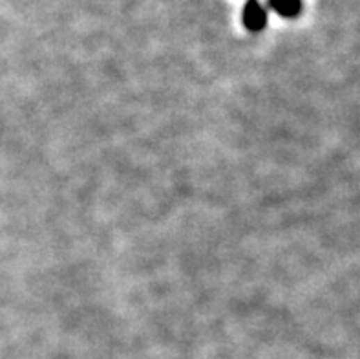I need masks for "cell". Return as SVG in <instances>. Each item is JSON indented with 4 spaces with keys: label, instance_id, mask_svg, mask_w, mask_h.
<instances>
[{
    "label": "cell",
    "instance_id": "cell-1",
    "mask_svg": "<svg viewBox=\"0 0 360 359\" xmlns=\"http://www.w3.org/2000/svg\"><path fill=\"white\" fill-rule=\"evenodd\" d=\"M243 24L247 30L260 31L267 24V13L262 6L258 4L256 0H249L243 10Z\"/></svg>",
    "mask_w": 360,
    "mask_h": 359
},
{
    "label": "cell",
    "instance_id": "cell-2",
    "mask_svg": "<svg viewBox=\"0 0 360 359\" xmlns=\"http://www.w3.org/2000/svg\"><path fill=\"white\" fill-rule=\"evenodd\" d=\"M269 2L278 15L287 17V19L296 17L302 11V0H269Z\"/></svg>",
    "mask_w": 360,
    "mask_h": 359
}]
</instances>
